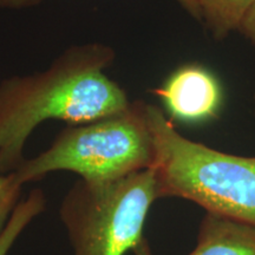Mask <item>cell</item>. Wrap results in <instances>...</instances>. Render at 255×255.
Here are the masks:
<instances>
[{"label": "cell", "mask_w": 255, "mask_h": 255, "mask_svg": "<svg viewBox=\"0 0 255 255\" xmlns=\"http://www.w3.org/2000/svg\"><path fill=\"white\" fill-rule=\"evenodd\" d=\"M47 199L40 188L31 190L26 199L20 200L0 233V255H7L14 242L28 225L45 212Z\"/></svg>", "instance_id": "obj_8"}, {"label": "cell", "mask_w": 255, "mask_h": 255, "mask_svg": "<svg viewBox=\"0 0 255 255\" xmlns=\"http://www.w3.org/2000/svg\"><path fill=\"white\" fill-rule=\"evenodd\" d=\"M187 255H255V227L207 213L196 246Z\"/></svg>", "instance_id": "obj_6"}, {"label": "cell", "mask_w": 255, "mask_h": 255, "mask_svg": "<svg viewBox=\"0 0 255 255\" xmlns=\"http://www.w3.org/2000/svg\"><path fill=\"white\" fill-rule=\"evenodd\" d=\"M254 104H255V95H254ZM254 111H255V109H254Z\"/></svg>", "instance_id": "obj_13"}, {"label": "cell", "mask_w": 255, "mask_h": 255, "mask_svg": "<svg viewBox=\"0 0 255 255\" xmlns=\"http://www.w3.org/2000/svg\"><path fill=\"white\" fill-rule=\"evenodd\" d=\"M201 15L215 39L221 40L237 31L255 4V0H196Z\"/></svg>", "instance_id": "obj_7"}, {"label": "cell", "mask_w": 255, "mask_h": 255, "mask_svg": "<svg viewBox=\"0 0 255 255\" xmlns=\"http://www.w3.org/2000/svg\"><path fill=\"white\" fill-rule=\"evenodd\" d=\"M23 186L15 182L13 175L0 173V233L20 201Z\"/></svg>", "instance_id": "obj_9"}, {"label": "cell", "mask_w": 255, "mask_h": 255, "mask_svg": "<svg viewBox=\"0 0 255 255\" xmlns=\"http://www.w3.org/2000/svg\"><path fill=\"white\" fill-rule=\"evenodd\" d=\"M157 200L150 168L105 183L79 180L66 191L59 219L72 255H126L142 240Z\"/></svg>", "instance_id": "obj_4"}, {"label": "cell", "mask_w": 255, "mask_h": 255, "mask_svg": "<svg viewBox=\"0 0 255 255\" xmlns=\"http://www.w3.org/2000/svg\"><path fill=\"white\" fill-rule=\"evenodd\" d=\"M41 0H0V8H25L39 4ZM194 18L202 19L196 0H177Z\"/></svg>", "instance_id": "obj_10"}, {"label": "cell", "mask_w": 255, "mask_h": 255, "mask_svg": "<svg viewBox=\"0 0 255 255\" xmlns=\"http://www.w3.org/2000/svg\"><path fill=\"white\" fill-rule=\"evenodd\" d=\"M114 58L109 46H73L46 71L0 83V173L23 163L28 137L47 120L81 126L129 109L127 92L104 73Z\"/></svg>", "instance_id": "obj_1"}, {"label": "cell", "mask_w": 255, "mask_h": 255, "mask_svg": "<svg viewBox=\"0 0 255 255\" xmlns=\"http://www.w3.org/2000/svg\"><path fill=\"white\" fill-rule=\"evenodd\" d=\"M152 94L163 102L171 117L184 123L216 119L222 107L221 85L215 76L199 65L178 69Z\"/></svg>", "instance_id": "obj_5"}, {"label": "cell", "mask_w": 255, "mask_h": 255, "mask_svg": "<svg viewBox=\"0 0 255 255\" xmlns=\"http://www.w3.org/2000/svg\"><path fill=\"white\" fill-rule=\"evenodd\" d=\"M133 255H152L150 245H149L148 240L145 238H143L138 244L133 247L132 250Z\"/></svg>", "instance_id": "obj_12"}, {"label": "cell", "mask_w": 255, "mask_h": 255, "mask_svg": "<svg viewBox=\"0 0 255 255\" xmlns=\"http://www.w3.org/2000/svg\"><path fill=\"white\" fill-rule=\"evenodd\" d=\"M158 199L177 197L255 227V157L226 154L181 135L158 107L145 105Z\"/></svg>", "instance_id": "obj_2"}, {"label": "cell", "mask_w": 255, "mask_h": 255, "mask_svg": "<svg viewBox=\"0 0 255 255\" xmlns=\"http://www.w3.org/2000/svg\"><path fill=\"white\" fill-rule=\"evenodd\" d=\"M238 31L255 45V4L248 11Z\"/></svg>", "instance_id": "obj_11"}, {"label": "cell", "mask_w": 255, "mask_h": 255, "mask_svg": "<svg viewBox=\"0 0 255 255\" xmlns=\"http://www.w3.org/2000/svg\"><path fill=\"white\" fill-rule=\"evenodd\" d=\"M143 101L124 113L95 122L69 126L46 150L12 171L15 182L40 181L53 171H71L92 183L114 182L151 167V133Z\"/></svg>", "instance_id": "obj_3"}]
</instances>
